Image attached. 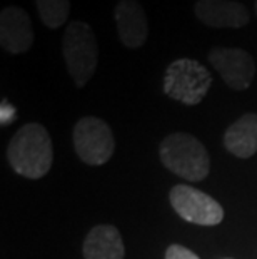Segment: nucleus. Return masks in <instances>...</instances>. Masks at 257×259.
<instances>
[{
	"label": "nucleus",
	"instance_id": "20e7f679",
	"mask_svg": "<svg viewBox=\"0 0 257 259\" xmlns=\"http://www.w3.org/2000/svg\"><path fill=\"white\" fill-rule=\"evenodd\" d=\"M212 85V75L204 65L194 59H177L171 62L164 75L166 96L185 106H197Z\"/></svg>",
	"mask_w": 257,
	"mask_h": 259
},
{
	"label": "nucleus",
	"instance_id": "0eeeda50",
	"mask_svg": "<svg viewBox=\"0 0 257 259\" xmlns=\"http://www.w3.org/2000/svg\"><path fill=\"white\" fill-rule=\"evenodd\" d=\"M209 62L232 91H245L252 84L255 62L254 57L242 49L214 47L209 52Z\"/></svg>",
	"mask_w": 257,
	"mask_h": 259
},
{
	"label": "nucleus",
	"instance_id": "2eb2a0df",
	"mask_svg": "<svg viewBox=\"0 0 257 259\" xmlns=\"http://www.w3.org/2000/svg\"><path fill=\"white\" fill-rule=\"evenodd\" d=\"M14 115H15V111H14V107L10 106V104L7 102V101H4L2 102V112H0V122H2V125L4 124H9L10 120L14 119Z\"/></svg>",
	"mask_w": 257,
	"mask_h": 259
},
{
	"label": "nucleus",
	"instance_id": "ddd939ff",
	"mask_svg": "<svg viewBox=\"0 0 257 259\" xmlns=\"http://www.w3.org/2000/svg\"><path fill=\"white\" fill-rule=\"evenodd\" d=\"M42 24L48 29L62 27L70 14V0H35Z\"/></svg>",
	"mask_w": 257,
	"mask_h": 259
},
{
	"label": "nucleus",
	"instance_id": "dca6fc26",
	"mask_svg": "<svg viewBox=\"0 0 257 259\" xmlns=\"http://www.w3.org/2000/svg\"><path fill=\"white\" fill-rule=\"evenodd\" d=\"M254 9H255V14H257V0H255V4H254Z\"/></svg>",
	"mask_w": 257,
	"mask_h": 259
},
{
	"label": "nucleus",
	"instance_id": "4468645a",
	"mask_svg": "<svg viewBox=\"0 0 257 259\" xmlns=\"http://www.w3.org/2000/svg\"><path fill=\"white\" fill-rule=\"evenodd\" d=\"M166 259H200L194 251L187 249L185 246L171 244L166 251Z\"/></svg>",
	"mask_w": 257,
	"mask_h": 259
},
{
	"label": "nucleus",
	"instance_id": "39448f33",
	"mask_svg": "<svg viewBox=\"0 0 257 259\" xmlns=\"http://www.w3.org/2000/svg\"><path fill=\"white\" fill-rule=\"evenodd\" d=\"M75 152L87 166H102L116 151L114 132L104 119L82 117L74 125L72 132Z\"/></svg>",
	"mask_w": 257,
	"mask_h": 259
},
{
	"label": "nucleus",
	"instance_id": "7ed1b4c3",
	"mask_svg": "<svg viewBox=\"0 0 257 259\" xmlns=\"http://www.w3.org/2000/svg\"><path fill=\"white\" fill-rule=\"evenodd\" d=\"M62 51L70 79L77 87H84L99 64V44L94 29L82 20L70 22L64 34Z\"/></svg>",
	"mask_w": 257,
	"mask_h": 259
},
{
	"label": "nucleus",
	"instance_id": "9d476101",
	"mask_svg": "<svg viewBox=\"0 0 257 259\" xmlns=\"http://www.w3.org/2000/svg\"><path fill=\"white\" fill-rule=\"evenodd\" d=\"M117 34L122 46L127 49H140L149 35V22L144 7L137 0H119L114 9Z\"/></svg>",
	"mask_w": 257,
	"mask_h": 259
},
{
	"label": "nucleus",
	"instance_id": "f257e3e1",
	"mask_svg": "<svg viewBox=\"0 0 257 259\" xmlns=\"http://www.w3.org/2000/svg\"><path fill=\"white\" fill-rule=\"evenodd\" d=\"M7 157L19 176L27 179H42L50 170L54 161L50 134L37 122L22 125L9 142Z\"/></svg>",
	"mask_w": 257,
	"mask_h": 259
},
{
	"label": "nucleus",
	"instance_id": "423d86ee",
	"mask_svg": "<svg viewBox=\"0 0 257 259\" xmlns=\"http://www.w3.org/2000/svg\"><path fill=\"white\" fill-rule=\"evenodd\" d=\"M174 211L180 219L199 226H217L224 219V209L214 197L194 189L190 186L177 184L169 192Z\"/></svg>",
	"mask_w": 257,
	"mask_h": 259
},
{
	"label": "nucleus",
	"instance_id": "f8f14e48",
	"mask_svg": "<svg viewBox=\"0 0 257 259\" xmlns=\"http://www.w3.org/2000/svg\"><path fill=\"white\" fill-rule=\"evenodd\" d=\"M224 146L240 159H249L257 152V114L247 112L224 132Z\"/></svg>",
	"mask_w": 257,
	"mask_h": 259
},
{
	"label": "nucleus",
	"instance_id": "1a4fd4ad",
	"mask_svg": "<svg viewBox=\"0 0 257 259\" xmlns=\"http://www.w3.org/2000/svg\"><path fill=\"white\" fill-rule=\"evenodd\" d=\"M34 44L29 14L20 7H5L0 12V46L9 54H25Z\"/></svg>",
	"mask_w": 257,
	"mask_h": 259
},
{
	"label": "nucleus",
	"instance_id": "9b49d317",
	"mask_svg": "<svg viewBox=\"0 0 257 259\" xmlns=\"http://www.w3.org/2000/svg\"><path fill=\"white\" fill-rule=\"evenodd\" d=\"M82 252L84 259H124L125 246L117 228L99 224L87 233Z\"/></svg>",
	"mask_w": 257,
	"mask_h": 259
},
{
	"label": "nucleus",
	"instance_id": "f03ea898",
	"mask_svg": "<svg viewBox=\"0 0 257 259\" xmlns=\"http://www.w3.org/2000/svg\"><path fill=\"white\" fill-rule=\"evenodd\" d=\"M159 156L164 166L180 179L195 183L209 176V152L197 137L185 132H174L162 139Z\"/></svg>",
	"mask_w": 257,
	"mask_h": 259
},
{
	"label": "nucleus",
	"instance_id": "6e6552de",
	"mask_svg": "<svg viewBox=\"0 0 257 259\" xmlns=\"http://www.w3.org/2000/svg\"><path fill=\"white\" fill-rule=\"evenodd\" d=\"M194 14L211 29H240L249 24V10L237 0H197Z\"/></svg>",
	"mask_w": 257,
	"mask_h": 259
}]
</instances>
